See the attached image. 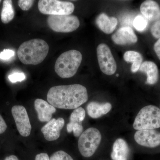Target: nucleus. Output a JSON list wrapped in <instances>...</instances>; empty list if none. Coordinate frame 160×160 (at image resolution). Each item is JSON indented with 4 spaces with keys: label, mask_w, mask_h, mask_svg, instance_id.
Segmentation results:
<instances>
[{
    "label": "nucleus",
    "mask_w": 160,
    "mask_h": 160,
    "mask_svg": "<svg viewBox=\"0 0 160 160\" xmlns=\"http://www.w3.org/2000/svg\"><path fill=\"white\" fill-rule=\"evenodd\" d=\"M118 76H119V74H116V76L117 77H118Z\"/></svg>",
    "instance_id": "obj_33"
},
{
    "label": "nucleus",
    "mask_w": 160,
    "mask_h": 160,
    "mask_svg": "<svg viewBox=\"0 0 160 160\" xmlns=\"http://www.w3.org/2000/svg\"><path fill=\"white\" fill-rule=\"evenodd\" d=\"M64 125L65 121L62 118H58L57 119L53 118L42 127L41 131L47 141H55L60 137L61 130Z\"/></svg>",
    "instance_id": "obj_11"
},
{
    "label": "nucleus",
    "mask_w": 160,
    "mask_h": 160,
    "mask_svg": "<svg viewBox=\"0 0 160 160\" xmlns=\"http://www.w3.org/2000/svg\"><path fill=\"white\" fill-rule=\"evenodd\" d=\"M140 11L146 19L151 22L159 21L160 7L156 2L152 0L145 1L141 4Z\"/></svg>",
    "instance_id": "obj_14"
},
{
    "label": "nucleus",
    "mask_w": 160,
    "mask_h": 160,
    "mask_svg": "<svg viewBox=\"0 0 160 160\" xmlns=\"http://www.w3.org/2000/svg\"><path fill=\"white\" fill-rule=\"evenodd\" d=\"M67 131L68 132H72L76 137H79L83 132V127L82 123L69 122L67 124Z\"/></svg>",
    "instance_id": "obj_22"
},
{
    "label": "nucleus",
    "mask_w": 160,
    "mask_h": 160,
    "mask_svg": "<svg viewBox=\"0 0 160 160\" xmlns=\"http://www.w3.org/2000/svg\"><path fill=\"white\" fill-rule=\"evenodd\" d=\"M152 34L154 38L159 39L160 38V20L157 21L152 26Z\"/></svg>",
    "instance_id": "obj_28"
},
{
    "label": "nucleus",
    "mask_w": 160,
    "mask_h": 160,
    "mask_svg": "<svg viewBox=\"0 0 160 160\" xmlns=\"http://www.w3.org/2000/svg\"><path fill=\"white\" fill-rule=\"evenodd\" d=\"M112 39L117 45H125L136 43L138 38L131 28L122 27L112 35Z\"/></svg>",
    "instance_id": "obj_12"
},
{
    "label": "nucleus",
    "mask_w": 160,
    "mask_h": 160,
    "mask_svg": "<svg viewBox=\"0 0 160 160\" xmlns=\"http://www.w3.org/2000/svg\"><path fill=\"white\" fill-rule=\"evenodd\" d=\"M49 51V46L46 41L33 39L20 45L18 56L21 62L25 65H37L45 60Z\"/></svg>",
    "instance_id": "obj_2"
},
{
    "label": "nucleus",
    "mask_w": 160,
    "mask_h": 160,
    "mask_svg": "<svg viewBox=\"0 0 160 160\" xmlns=\"http://www.w3.org/2000/svg\"><path fill=\"white\" fill-rule=\"evenodd\" d=\"M5 160H19L18 158L15 155H10L9 156L7 157Z\"/></svg>",
    "instance_id": "obj_32"
},
{
    "label": "nucleus",
    "mask_w": 160,
    "mask_h": 160,
    "mask_svg": "<svg viewBox=\"0 0 160 160\" xmlns=\"http://www.w3.org/2000/svg\"><path fill=\"white\" fill-rule=\"evenodd\" d=\"M86 117V112L82 107L75 109L70 115L69 122L82 123Z\"/></svg>",
    "instance_id": "obj_21"
},
{
    "label": "nucleus",
    "mask_w": 160,
    "mask_h": 160,
    "mask_svg": "<svg viewBox=\"0 0 160 160\" xmlns=\"http://www.w3.org/2000/svg\"><path fill=\"white\" fill-rule=\"evenodd\" d=\"M47 99L55 108L76 109L87 102L88 92L86 87L80 84L55 86L49 89Z\"/></svg>",
    "instance_id": "obj_1"
},
{
    "label": "nucleus",
    "mask_w": 160,
    "mask_h": 160,
    "mask_svg": "<svg viewBox=\"0 0 160 160\" xmlns=\"http://www.w3.org/2000/svg\"><path fill=\"white\" fill-rule=\"evenodd\" d=\"M98 61L101 71L104 74L112 75L117 70V64L109 46L102 43L97 49Z\"/></svg>",
    "instance_id": "obj_8"
},
{
    "label": "nucleus",
    "mask_w": 160,
    "mask_h": 160,
    "mask_svg": "<svg viewBox=\"0 0 160 160\" xmlns=\"http://www.w3.org/2000/svg\"><path fill=\"white\" fill-rule=\"evenodd\" d=\"M129 149L128 144L123 139L116 140L112 146L111 158L112 160H128Z\"/></svg>",
    "instance_id": "obj_16"
},
{
    "label": "nucleus",
    "mask_w": 160,
    "mask_h": 160,
    "mask_svg": "<svg viewBox=\"0 0 160 160\" xmlns=\"http://www.w3.org/2000/svg\"><path fill=\"white\" fill-rule=\"evenodd\" d=\"M34 107L38 119L42 122H49L51 120L52 114L56 111L55 107L42 99H37L35 101Z\"/></svg>",
    "instance_id": "obj_13"
},
{
    "label": "nucleus",
    "mask_w": 160,
    "mask_h": 160,
    "mask_svg": "<svg viewBox=\"0 0 160 160\" xmlns=\"http://www.w3.org/2000/svg\"><path fill=\"white\" fill-rule=\"evenodd\" d=\"M124 59L126 62L132 63L131 68L132 72L135 73L140 69L142 62V57L139 52L133 51L126 52L124 55Z\"/></svg>",
    "instance_id": "obj_19"
},
{
    "label": "nucleus",
    "mask_w": 160,
    "mask_h": 160,
    "mask_svg": "<svg viewBox=\"0 0 160 160\" xmlns=\"http://www.w3.org/2000/svg\"><path fill=\"white\" fill-rule=\"evenodd\" d=\"M134 139L140 146L155 148L160 145V132L155 129L138 130Z\"/></svg>",
    "instance_id": "obj_10"
},
{
    "label": "nucleus",
    "mask_w": 160,
    "mask_h": 160,
    "mask_svg": "<svg viewBox=\"0 0 160 160\" xmlns=\"http://www.w3.org/2000/svg\"><path fill=\"white\" fill-rule=\"evenodd\" d=\"M7 126L2 117L0 114V134L4 133L7 129Z\"/></svg>",
    "instance_id": "obj_29"
},
{
    "label": "nucleus",
    "mask_w": 160,
    "mask_h": 160,
    "mask_svg": "<svg viewBox=\"0 0 160 160\" xmlns=\"http://www.w3.org/2000/svg\"><path fill=\"white\" fill-rule=\"evenodd\" d=\"M118 23L116 18L109 17L104 12L99 15L96 20V23L99 29L106 34L112 33L116 28Z\"/></svg>",
    "instance_id": "obj_15"
},
{
    "label": "nucleus",
    "mask_w": 160,
    "mask_h": 160,
    "mask_svg": "<svg viewBox=\"0 0 160 160\" xmlns=\"http://www.w3.org/2000/svg\"><path fill=\"white\" fill-rule=\"evenodd\" d=\"M15 56V52L12 49H4L0 52V59L4 61H9Z\"/></svg>",
    "instance_id": "obj_26"
},
{
    "label": "nucleus",
    "mask_w": 160,
    "mask_h": 160,
    "mask_svg": "<svg viewBox=\"0 0 160 160\" xmlns=\"http://www.w3.org/2000/svg\"><path fill=\"white\" fill-rule=\"evenodd\" d=\"M153 49L155 53H156L158 58L160 60V38L155 43Z\"/></svg>",
    "instance_id": "obj_30"
},
{
    "label": "nucleus",
    "mask_w": 160,
    "mask_h": 160,
    "mask_svg": "<svg viewBox=\"0 0 160 160\" xmlns=\"http://www.w3.org/2000/svg\"><path fill=\"white\" fill-rule=\"evenodd\" d=\"M111 109V104L108 102L99 103L92 102L89 103L87 106V112L89 116L95 119L107 114Z\"/></svg>",
    "instance_id": "obj_17"
},
{
    "label": "nucleus",
    "mask_w": 160,
    "mask_h": 160,
    "mask_svg": "<svg viewBox=\"0 0 160 160\" xmlns=\"http://www.w3.org/2000/svg\"><path fill=\"white\" fill-rule=\"evenodd\" d=\"M1 2H2V1H1V0H0V3Z\"/></svg>",
    "instance_id": "obj_34"
},
{
    "label": "nucleus",
    "mask_w": 160,
    "mask_h": 160,
    "mask_svg": "<svg viewBox=\"0 0 160 160\" xmlns=\"http://www.w3.org/2000/svg\"><path fill=\"white\" fill-rule=\"evenodd\" d=\"M133 127L138 130L160 128V109L152 105L143 107L135 119Z\"/></svg>",
    "instance_id": "obj_4"
},
{
    "label": "nucleus",
    "mask_w": 160,
    "mask_h": 160,
    "mask_svg": "<svg viewBox=\"0 0 160 160\" xmlns=\"http://www.w3.org/2000/svg\"><path fill=\"white\" fill-rule=\"evenodd\" d=\"M47 21L49 28L56 32H72L80 26L79 20L77 17L71 15H49Z\"/></svg>",
    "instance_id": "obj_7"
},
{
    "label": "nucleus",
    "mask_w": 160,
    "mask_h": 160,
    "mask_svg": "<svg viewBox=\"0 0 160 160\" xmlns=\"http://www.w3.org/2000/svg\"><path fill=\"white\" fill-rule=\"evenodd\" d=\"M18 131L22 136L27 137L31 133V123L26 108L22 106H14L11 109Z\"/></svg>",
    "instance_id": "obj_9"
},
{
    "label": "nucleus",
    "mask_w": 160,
    "mask_h": 160,
    "mask_svg": "<svg viewBox=\"0 0 160 160\" xmlns=\"http://www.w3.org/2000/svg\"><path fill=\"white\" fill-rule=\"evenodd\" d=\"M34 2L32 0H19L18 1V5L23 11H27L31 8Z\"/></svg>",
    "instance_id": "obj_27"
},
{
    "label": "nucleus",
    "mask_w": 160,
    "mask_h": 160,
    "mask_svg": "<svg viewBox=\"0 0 160 160\" xmlns=\"http://www.w3.org/2000/svg\"><path fill=\"white\" fill-rule=\"evenodd\" d=\"M8 78L11 82L16 83L24 81L26 79V76L23 72H15L9 75Z\"/></svg>",
    "instance_id": "obj_25"
},
{
    "label": "nucleus",
    "mask_w": 160,
    "mask_h": 160,
    "mask_svg": "<svg viewBox=\"0 0 160 160\" xmlns=\"http://www.w3.org/2000/svg\"><path fill=\"white\" fill-rule=\"evenodd\" d=\"M38 8L42 13L49 15H69L74 11V4L71 2L58 0H40Z\"/></svg>",
    "instance_id": "obj_6"
},
{
    "label": "nucleus",
    "mask_w": 160,
    "mask_h": 160,
    "mask_svg": "<svg viewBox=\"0 0 160 160\" xmlns=\"http://www.w3.org/2000/svg\"><path fill=\"white\" fill-rule=\"evenodd\" d=\"M50 160H73L72 158L66 152L60 150L55 152L50 157Z\"/></svg>",
    "instance_id": "obj_24"
},
{
    "label": "nucleus",
    "mask_w": 160,
    "mask_h": 160,
    "mask_svg": "<svg viewBox=\"0 0 160 160\" xmlns=\"http://www.w3.org/2000/svg\"><path fill=\"white\" fill-rule=\"evenodd\" d=\"M139 70L147 74L146 84L154 85L158 82L159 76L158 69L155 63L150 61H146L142 63Z\"/></svg>",
    "instance_id": "obj_18"
},
{
    "label": "nucleus",
    "mask_w": 160,
    "mask_h": 160,
    "mask_svg": "<svg viewBox=\"0 0 160 160\" xmlns=\"http://www.w3.org/2000/svg\"><path fill=\"white\" fill-rule=\"evenodd\" d=\"M82 60V53L78 50L65 52L60 55L56 61L55 71L62 78L72 77L77 72Z\"/></svg>",
    "instance_id": "obj_3"
},
{
    "label": "nucleus",
    "mask_w": 160,
    "mask_h": 160,
    "mask_svg": "<svg viewBox=\"0 0 160 160\" xmlns=\"http://www.w3.org/2000/svg\"><path fill=\"white\" fill-rule=\"evenodd\" d=\"M14 15L12 1L11 0H5L3 1L1 16L2 22L4 24L10 22L14 18Z\"/></svg>",
    "instance_id": "obj_20"
},
{
    "label": "nucleus",
    "mask_w": 160,
    "mask_h": 160,
    "mask_svg": "<svg viewBox=\"0 0 160 160\" xmlns=\"http://www.w3.org/2000/svg\"><path fill=\"white\" fill-rule=\"evenodd\" d=\"M35 160H50L48 155L46 153H41L37 155Z\"/></svg>",
    "instance_id": "obj_31"
},
{
    "label": "nucleus",
    "mask_w": 160,
    "mask_h": 160,
    "mask_svg": "<svg viewBox=\"0 0 160 160\" xmlns=\"http://www.w3.org/2000/svg\"><path fill=\"white\" fill-rule=\"evenodd\" d=\"M102 140V135L96 128H89L81 135L78 142V147L81 154L89 158L94 154Z\"/></svg>",
    "instance_id": "obj_5"
},
{
    "label": "nucleus",
    "mask_w": 160,
    "mask_h": 160,
    "mask_svg": "<svg viewBox=\"0 0 160 160\" xmlns=\"http://www.w3.org/2000/svg\"><path fill=\"white\" fill-rule=\"evenodd\" d=\"M133 25L137 31H143L148 25V21L144 17L139 15L133 20Z\"/></svg>",
    "instance_id": "obj_23"
}]
</instances>
